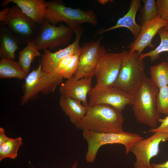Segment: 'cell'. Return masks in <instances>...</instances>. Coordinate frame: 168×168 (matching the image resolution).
I'll list each match as a JSON object with an SVG mask.
<instances>
[{
	"mask_svg": "<svg viewBox=\"0 0 168 168\" xmlns=\"http://www.w3.org/2000/svg\"><path fill=\"white\" fill-rule=\"evenodd\" d=\"M156 105L160 114L168 115V86L159 89L156 97Z\"/></svg>",
	"mask_w": 168,
	"mask_h": 168,
	"instance_id": "cell-26",
	"label": "cell"
},
{
	"mask_svg": "<svg viewBox=\"0 0 168 168\" xmlns=\"http://www.w3.org/2000/svg\"><path fill=\"white\" fill-rule=\"evenodd\" d=\"M0 21L3 22L26 44L32 40L37 32V24L16 5L10 8L7 13Z\"/></svg>",
	"mask_w": 168,
	"mask_h": 168,
	"instance_id": "cell-10",
	"label": "cell"
},
{
	"mask_svg": "<svg viewBox=\"0 0 168 168\" xmlns=\"http://www.w3.org/2000/svg\"><path fill=\"white\" fill-rule=\"evenodd\" d=\"M32 168H34L32 166Z\"/></svg>",
	"mask_w": 168,
	"mask_h": 168,
	"instance_id": "cell-36",
	"label": "cell"
},
{
	"mask_svg": "<svg viewBox=\"0 0 168 168\" xmlns=\"http://www.w3.org/2000/svg\"><path fill=\"white\" fill-rule=\"evenodd\" d=\"M81 49V47L72 55L71 61L65 68L63 73V78L68 79L72 77L76 72L78 67Z\"/></svg>",
	"mask_w": 168,
	"mask_h": 168,
	"instance_id": "cell-27",
	"label": "cell"
},
{
	"mask_svg": "<svg viewBox=\"0 0 168 168\" xmlns=\"http://www.w3.org/2000/svg\"><path fill=\"white\" fill-rule=\"evenodd\" d=\"M26 44L21 39L15 35L2 21L0 23V57L15 59V52L20 45Z\"/></svg>",
	"mask_w": 168,
	"mask_h": 168,
	"instance_id": "cell-17",
	"label": "cell"
},
{
	"mask_svg": "<svg viewBox=\"0 0 168 168\" xmlns=\"http://www.w3.org/2000/svg\"><path fill=\"white\" fill-rule=\"evenodd\" d=\"M166 30L168 31V23L164 28Z\"/></svg>",
	"mask_w": 168,
	"mask_h": 168,
	"instance_id": "cell-34",
	"label": "cell"
},
{
	"mask_svg": "<svg viewBox=\"0 0 168 168\" xmlns=\"http://www.w3.org/2000/svg\"><path fill=\"white\" fill-rule=\"evenodd\" d=\"M58 101L61 109L75 125L82 120L86 115L87 107L78 100L61 96Z\"/></svg>",
	"mask_w": 168,
	"mask_h": 168,
	"instance_id": "cell-19",
	"label": "cell"
},
{
	"mask_svg": "<svg viewBox=\"0 0 168 168\" xmlns=\"http://www.w3.org/2000/svg\"><path fill=\"white\" fill-rule=\"evenodd\" d=\"M88 95V106L107 105L121 112L127 105H132L133 100L132 95L119 88L113 86L92 87Z\"/></svg>",
	"mask_w": 168,
	"mask_h": 168,
	"instance_id": "cell-8",
	"label": "cell"
},
{
	"mask_svg": "<svg viewBox=\"0 0 168 168\" xmlns=\"http://www.w3.org/2000/svg\"><path fill=\"white\" fill-rule=\"evenodd\" d=\"M72 30L75 35V40L67 47L55 52H52L48 49H44L40 63L43 72L49 74L53 73L63 58L73 54L81 48L79 42L84 29L79 25L74 27Z\"/></svg>",
	"mask_w": 168,
	"mask_h": 168,
	"instance_id": "cell-13",
	"label": "cell"
},
{
	"mask_svg": "<svg viewBox=\"0 0 168 168\" xmlns=\"http://www.w3.org/2000/svg\"><path fill=\"white\" fill-rule=\"evenodd\" d=\"M150 71V78L158 88L168 86V62L151 66Z\"/></svg>",
	"mask_w": 168,
	"mask_h": 168,
	"instance_id": "cell-22",
	"label": "cell"
},
{
	"mask_svg": "<svg viewBox=\"0 0 168 168\" xmlns=\"http://www.w3.org/2000/svg\"><path fill=\"white\" fill-rule=\"evenodd\" d=\"M124 119L122 112L107 105L88 106L84 118L75 126L82 131L98 133H121Z\"/></svg>",
	"mask_w": 168,
	"mask_h": 168,
	"instance_id": "cell-1",
	"label": "cell"
},
{
	"mask_svg": "<svg viewBox=\"0 0 168 168\" xmlns=\"http://www.w3.org/2000/svg\"><path fill=\"white\" fill-rule=\"evenodd\" d=\"M159 91L151 79L146 77L133 96L132 109L136 120L152 128L158 127L160 118L156 105Z\"/></svg>",
	"mask_w": 168,
	"mask_h": 168,
	"instance_id": "cell-2",
	"label": "cell"
},
{
	"mask_svg": "<svg viewBox=\"0 0 168 168\" xmlns=\"http://www.w3.org/2000/svg\"><path fill=\"white\" fill-rule=\"evenodd\" d=\"M141 21L142 25L151 21L157 16V9L156 1L154 0H143Z\"/></svg>",
	"mask_w": 168,
	"mask_h": 168,
	"instance_id": "cell-25",
	"label": "cell"
},
{
	"mask_svg": "<svg viewBox=\"0 0 168 168\" xmlns=\"http://www.w3.org/2000/svg\"><path fill=\"white\" fill-rule=\"evenodd\" d=\"M121 66L113 86L119 88L133 96L147 77L144 59L136 52L129 50L122 52Z\"/></svg>",
	"mask_w": 168,
	"mask_h": 168,
	"instance_id": "cell-4",
	"label": "cell"
},
{
	"mask_svg": "<svg viewBox=\"0 0 168 168\" xmlns=\"http://www.w3.org/2000/svg\"><path fill=\"white\" fill-rule=\"evenodd\" d=\"M45 4L46 7L45 18L53 25L64 22L72 29L82 23L93 25L98 23L96 15L90 9L84 10L79 7H68L60 0L45 1Z\"/></svg>",
	"mask_w": 168,
	"mask_h": 168,
	"instance_id": "cell-3",
	"label": "cell"
},
{
	"mask_svg": "<svg viewBox=\"0 0 168 168\" xmlns=\"http://www.w3.org/2000/svg\"><path fill=\"white\" fill-rule=\"evenodd\" d=\"M103 38L101 36L95 41L84 43L81 47L78 68L73 76L76 79L94 76V70L99 60L107 53L105 46L101 45Z\"/></svg>",
	"mask_w": 168,
	"mask_h": 168,
	"instance_id": "cell-11",
	"label": "cell"
},
{
	"mask_svg": "<svg viewBox=\"0 0 168 168\" xmlns=\"http://www.w3.org/2000/svg\"><path fill=\"white\" fill-rule=\"evenodd\" d=\"M136 142L130 150L135 156L134 168H152L151 160L157 155L161 142L168 141V134L157 132Z\"/></svg>",
	"mask_w": 168,
	"mask_h": 168,
	"instance_id": "cell-9",
	"label": "cell"
},
{
	"mask_svg": "<svg viewBox=\"0 0 168 168\" xmlns=\"http://www.w3.org/2000/svg\"><path fill=\"white\" fill-rule=\"evenodd\" d=\"M158 34L160 38L159 45L154 49L147 53H142L140 57L144 59L149 57L151 62H153L158 59L162 53L168 52V31L164 28L160 29Z\"/></svg>",
	"mask_w": 168,
	"mask_h": 168,
	"instance_id": "cell-24",
	"label": "cell"
},
{
	"mask_svg": "<svg viewBox=\"0 0 168 168\" xmlns=\"http://www.w3.org/2000/svg\"><path fill=\"white\" fill-rule=\"evenodd\" d=\"M93 77L91 76L77 80L73 76L60 85L59 92L61 96L76 99L87 107V96L92 88Z\"/></svg>",
	"mask_w": 168,
	"mask_h": 168,
	"instance_id": "cell-15",
	"label": "cell"
},
{
	"mask_svg": "<svg viewBox=\"0 0 168 168\" xmlns=\"http://www.w3.org/2000/svg\"><path fill=\"white\" fill-rule=\"evenodd\" d=\"M167 61H168V57H167Z\"/></svg>",
	"mask_w": 168,
	"mask_h": 168,
	"instance_id": "cell-35",
	"label": "cell"
},
{
	"mask_svg": "<svg viewBox=\"0 0 168 168\" xmlns=\"http://www.w3.org/2000/svg\"><path fill=\"white\" fill-rule=\"evenodd\" d=\"M10 2L15 4L37 24H40L45 19L46 7L43 0H5L1 4L5 7Z\"/></svg>",
	"mask_w": 168,
	"mask_h": 168,
	"instance_id": "cell-18",
	"label": "cell"
},
{
	"mask_svg": "<svg viewBox=\"0 0 168 168\" xmlns=\"http://www.w3.org/2000/svg\"><path fill=\"white\" fill-rule=\"evenodd\" d=\"M168 23V21L162 19L157 15L151 21L141 25L138 35L128 46L129 52H136L139 56L146 47L154 48L155 45L152 43L153 39Z\"/></svg>",
	"mask_w": 168,
	"mask_h": 168,
	"instance_id": "cell-14",
	"label": "cell"
},
{
	"mask_svg": "<svg viewBox=\"0 0 168 168\" xmlns=\"http://www.w3.org/2000/svg\"><path fill=\"white\" fill-rule=\"evenodd\" d=\"M27 75L18 62L8 58H2L0 61V78L25 80Z\"/></svg>",
	"mask_w": 168,
	"mask_h": 168,
	"instance_id": "cell-20",
	"label": "cell"
},
{
	"mask_svg": "<svg viewBox=\"0 0 168 168\" xmlns=\"http://www.w3.org/2000/svg\"><path fill=\"white\" fill-rule=\"evenodd\" d=\"M73 33V30L68 26L61 23L59 26H56L45 18L32 41L39 51L48 48L53 49L67 45L71 40Z\"/></svg>",
	"mask_w": 168,
	"mask_h": 168,
	"instance_id": "cell-7",
	"label": "cell"
},
{
	"mask_svg": "<svg viewBox=\"0 0 168 168\" xmlns=\"http://www.w3.org/2000/svg\"><path fill=\"white\" fill-rule=\"evenodd\" d=\"M109 1V0H99V2H100V3L102 4H105L107 3V2H108Z\"/></svg>",
	"mask_w": 168,
	"mask_h": 168,
	"instance_id": "cell-33",
	"label": "cell"
},
{
	"mask_svg": "<svg viewBox=\"0 0 168 168\" xmlns=\"http://www.w3.org/2000/svg\"><path fill=\"white\" fill-rule=\"evenodd\" d=\"M63 79L62 74L43 72L40 63L36 69H33L29 72L25 80L20 105L27 104L40 93L48 94L54 92L56 88L62 83Z\"/></svg>",
	"mask_w": 168,
	"mask_h": 168,
	"instance_id": "cell-6",
	"label": "cell"
},
{
	"mask_svg": "<svg viewBox=\"0 0 168 168\" xmlns=\"http://www.w3.org/2000/svg\"><path fill=\"white\" fill-rule=\"evenodd\" d=\"M160 125L155 128H151L148 131L149 133L160 132L168 134V115L164 118H160L158 121Z\"/></svg>",
	"mask_w": 168,
	"mask_h": 168,
	"instance_id": "cell-29",
	"label": "cell"
},
{
	"mask_svg": "<svg viewBox=\"0 0 168 168\" xmlns=\"http://www.w3.org/2000/svg\"><path fill=\"white\" fill-rule=\"evenodd\" d=\"M22 144L21 137L10 138L0 145V161L6 158L16 159L20 147Z\"/></svg>",
	"mask_w": 168,
	"mask_h": 168,
	"instance_id": "cell-23",
	"label": "cell"
},
{
	"mask_svg": "<svg viewBox=\"0 0 168 168\" xmlns=\"http://www.w3.org/2000/svg\"><path fill=\"white\" fill-rule=\"evenodd\" d=\"M71 168H80L78 167V163L77 160L75 161Z\"/></svg>",
	"mask_w": 168,
	"mask_h": 168,
	"instance_id": "cell-32",
	"label": "cell"
},
{
	"mask_svg": "<svg viewBox=\"0 0 168 168\" xmlns=\"http://www.w3.org/2000/svg\"><path fill=\"white\" fill-rule=\"evenodd\" d=\"M18 54V62L27 75L35 58L41 56V54L32 40L29 42L26 46L19 52Z\"/></svg>",
	"mask_w": 168,
	"mask_h": 168,
	"instance_id": "cell-21",
	"label": "cell"
},
{
	"mask_svg": "<svg viewBox=\"0 0 168 168\" xmlns=\"http://www.w3.org/2000/svg\"><path fill=\"white\" fill-rule=\"evenodd\" d=\"M9 138L6 136L5 133L4 129L2 128H0V145L4 143L7 141Z\"/></svg>",
	"mask_w": 168,
	"mask_h": 168,
	"instance_id": "cell-30",
	"label": "cell"
},
{
	"mask_svg": "<svg viewBox=\"0 0 168 168\" xmlns=\"http://www.w3.org/2000/svg\"><path fill=\"white\" fill-rule=\"evenodd\" d=\"M82 135L87 144V150L85 156L87 162L91 163L95 160L100 147L108 144H122L125 148L126 154L137 141L143 139L139 134L127 132L121 133H98L83 130Z\"/></svg>",
	"mask_w": 168,
	"mask_h": 168,
	"instance_id": "cell-5",
	"label": "cell"
},
{
	"mask_svg": "<svg viewBox=\"0 0 168 168\" xmlns=\"http://www.w3.org/2000/svg\"><path fill=\"white\" fill-rule=\"evenodd\" d=\"M141 2L140 0L131 1L129 10L123 17L119 19L115 25L106 28L98 29L94 34V36L118 28L124 27L128 29L136 38L139 34L141 27L135 21L136 14L140 7Z\"/></svg>",
	"mask_w": 168,
	"mask_h": 168,
	"instance_id": "cell-16",
	"label": "cell"
},
{
	"mask_svg": "<svg viewBox=\"0 0 168 168\" xmlns=\"http://www.w3.org/2000/svg\"><path fill=\"white\" fill-rule=\"evenodd\" d=\"M122 58V52L106 53L101 57L94 70L96 82L94 87L113 86L119 73Z\"/></svg>",
	"mask_w": 168,
	"mask_h": 168,
	"instance_id": "cell-12",
	"label": "cell"
},
{
	"mask_svg": "<svg viewBox=\"0 0 168 168\" xmlns=\"http://www.w3.org/2000/svg\"><path fill=\"white\" fill-rule=\"evenodd\" d=\"M152 168H168V160L160 163H151Z\"/></svg>",
	"mask_w": 168,
	"mask_h": 168,
	"instance_id": "cell-31",
	"label": "cell"
},
{
	"mask_svg": "<svg viewBox=\"0 0 168 168\" xmlns=\"http://www.w3.org/2000/svg\"><path fill=\"white\" fill-rule=\"evenodd\" d=\"M157 15L162 19L168 21V0H157Z\"/></svg>",
	"mask_w": 168,
	"mask_h": 168,
	"instance_id": "cell-28",
	"label": "cell"
}]
</instances>
